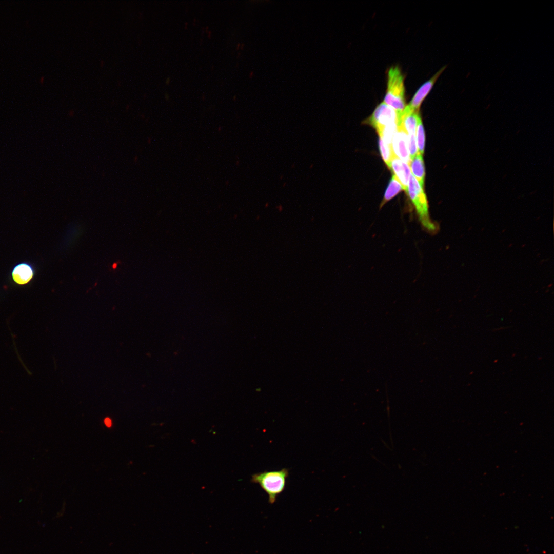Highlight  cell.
Masks as SVG:
<instances>
[{"label":"cell","mask_w":554,"mask_h":554,"mask_svg":"<svg viewBox=\"0 0 554 554\" xmlns=\"http://www.w3.org/2000/svg\"><path fill=\"white\" fill-rule=\"evenodd\" d=\"M379 145L382 159L387 166L390 168L391 161L394 155L392 146L386 144L381 138L379 139Z\"/></svg>","instance_id":"11"},{"label":"cell","mask_w":554,"mask_h":554,"mask_svg":"<svg viewBox=\"0 0 554 554\" xmlns=\"http://www.w3.org/2000/svg\"><path fill=\"white\" fill-rule=\"evenodd\" d=\"M407 193L415 207L419 221L423 228L430 233L434 234L437 232L439 226L430 218L428 202L423 187L412 174H411L409 177Z\"/></svg>","instance_id":"2"},{"label":"cell","mask_w":554,"mask_h":554,"mask_svg":"<svg viewBox=\"0 0 554 554\" xmlns=\"http://www.w3.org/2000/svg\"><path fill=\"white\" fill-rule=\"evenodd\" d=\"M116 267H117V264L116 263H114L112 265V268L113 269H115L116 268Z\"/></svg>","instance_id":"14"},{"label":"cell","mask_w":554,"mask_h":554,"mask_svg":"<svg viewBox=\"0 0 554 554\" xmlns=\"http://www.w3.org/2000/svg\"><path fill=\"white\" fill-rule=\"evenodd\" d=\"M409 166L410 167L413 176H414L416 179L423 187L425 178V168L422 155L418 152L411 160Z\"/></svg>","instance_id":"9"},{"label":"cell","mask_w":554,"mask_h":554,"mask_svg":"<svg viewBox=\"0 0 554 554\" xmlns=\"http://www.w3.org/2000/svg\"><path fill=\"white\" fill-rule=\"evenodd\" d=\"M401 113L397 112L383 102L376 107L367 122L379 133L386 126L394 124L398 125Z\"/></svg>","instance_id":"4"},{"label":"cell","mask_w":554,"mask_h":554,"mask_svg":"<svg viewBox=\"0 0 554 554\" xmlns=\"http://www.w3.org/2000/svg\"><path fill=\"white\" fill-rule=\"evenodd\" d=\"M288 476V469L286 468L265 471L253 474L251 482L258 484L268 494L269 503L273 504L277 497L284 490Z\"/></svg>","instance_id":"3"},{"label":"cell","mask_w":554,"mask_h":554,"mask_svg":"<svg viewBox=\"0 0 554 554\" xmlns=\"http://www.w3.org/2000/svg\"><path fill=\"white\" fill-rule=\"evenodd\" d=\"M416 141L418 152L422 155L425 148V133L420 117L418 120L416 128Z\"/></svg>","instance_id":"12"},{"label":"cell","mask_w":554,"mask_h":554,"mask_svg":"<svg viewBox=\"0 0 554 554\" xmlns=\"http://www.w3.org/2000/svg\"><path fill=\"white\" fill-rule=\"evenodd\" d=\"M390 169L392 170L394 173V175L401 183L403 190L407 192L410 176L409 165L394 155L391 161Z\"/></svg>","instance_id":"8"},{"label":"cell","mask_w":554,"mask_h":554,"mask_svg":"<svg viewBox=\"0 0 554 554\" xmlns=\"http://www.w3.org/2000/svg\"><path fill=\"white\" fill-rule=\"evenodd\" d=\"M387 87L383 102L401 113L406 106L404 77L399 66L391 67L387 72Z\"/></svg>","instance_id":"1"},{"label":"cell","mask_w":554,"mask_h":554,"mask_svg":"<svg viewBox=\"0 0 554 554\" xmlns=\"http://www.w3.org/2000/svg\"><path fill=\"white\" fill-rule=\"evenodd\" d=\"M35 273V270L33 265L29 262L24 261L16 264L12 267L10 275L15 284L23 286L32 281Z\"/></svg>","instance_id":"7"},{"label":"cell","mask_w":554,"mask_h":554,"mask_svg":"<svg viewBox=\"0 0 554 554\" xmlns=\"http://www.w3.org/2000/svg\"><path fill=\"white\" fill-rule=\"evenodd\" d=\"M446 67V66H445L442 67L432 77H431V78L425 82L420 86L414 94L409 103L406 105L410 110L413 111L419 112V109L423 101L429 93L438 78L444 71Z\"/></svg>","instance_id":"6"},{"label":"cell","mask_w":554,"mask_h":554,"mask_svg":"<svg viewBox=\"0 0 554 554\" xmlns=\"http://www.w3.org/2000/svg\"><path fill=\"white\" fill-rule=\"evenodd\" d=\"M391 146L394 155L409 165L411 160L408 152L407 134L401 124L398 125L393 136Z\"/></svg>","instance_id":"5"},{"label":"cell","mask_w":554,"mask_h":554,"mask_svg":"<svg viewBox=\"0 0 554 554\" xmlns=\"http://www.w3.org/2000/svg\"><path fill=\"white\" fill-rule=\"evenodd\" d=\"M403 189L401 183L396 176L393 175L386 189L383 199L380 205V208L382 207L384 204L397 195Z\"/></svg>","instance_id":"10"},{"label":"cell","mask_w":554,"mask_h":554,"mask_svg":"<svg viewBox=\"0 0 554 554\" xmlns=\"http://www.w3.org/2000/svg\"><path fill=\"white\" fill-rule=\"evenodd\" d=\"M104 423L108 427H110L112 425L111 420L108 418H107L104 420Z\"/></svg>","instance_id":"13"}]
</instances>
